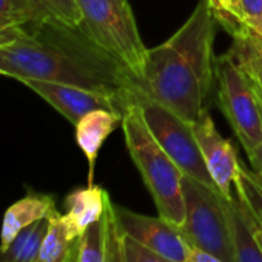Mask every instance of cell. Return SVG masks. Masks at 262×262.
I'll use <instances>...</instances> for the list:
<instances>
[{"instance_id": "6da1fadb", "label": "cell", "mask_w": 262, "mask_h": 262, "mask_svg": "<svg viewBox=\"0 0 262 262\" xmlns=\"http://www.w3.org/2000/svg\"><path fill=\"white\" fill-rule=\"evenodd\" d=\"M0 73L17 80L77 85L126 100L138 88L133 74L79 27L51 16L0 28Z\"/></svg>"}, {"instance_id": "7a4b0ae2", "label": "cell", "mask_w": 262, "mask_h": 262, "mask_svg": "<svg viewBox=\"0 0 262 262\" xmlns=\"http://www.w3.org/2000/svg\"><path fill=\"white\" fill-rule=\"evenodd\" d=\"M214 22L208 0H199L188 20L164 43L148 50L138 90L196 122L204 110L214 77Z\"/></svg>"}, {"instance_id": "3957f363", "label": "cell", "mask_w": 262, "mask_h": 262, "mask_svg": "<svg viewBox=\"0 0 262 262\" xmlns=\"http://www.w3.org/2000/svg\"><path fill=\"white\" fill-rule=\"evenodd\" d=\"M122 114V131L128 153L148 188L159 216L181 227L185 221L184 173L150 131L141 105L128 99Z\"/></svg>"}, {"instance_id": "277c9868", "label": "cell", "mask_w": 262, "mask_h": 262, "mask_svg": "<svg viewBox=\"0 0 262 262\" xmlns=\"http://www.w3.org/2000/svg\"><path fill=\"white\" fill-rule=\"evenodd\" d=\"M80 31L119 60L133 77L144 74L148 48L144 45L128 0H76Z\"/></svg>"}, {"instance_id": "5b68a950", "label": "cell", "mask_w": 262, "mask_h": 262, "mask_svg": "<svg viewBox=\"0 0 262 262\" xmlns=\"http://www.w3.org/2000/svg\"><path fill=\"white\" fill-rule=\"evenodd\" d=\"M185 221L179 227L191 247L208 251L224 262H234L231 230L225 208V198L219 190L184 176Z\"/></svg>"}, {"instance_id": "8992f818", "label": "cell", "mask_w": 262, "mask_h": 262, "mask_svg": "<svg viewBox=\"0 0 262 262\" xmlns=\"http://www.w3.org/2000/svg\"><path fill=\"white\" fill-rule=\"evenodd\" d=\"M219 105L247 156L262 144V113L242 63L231 53L214 60Z\"/></svg>"}, {"instance_id": "52a82bcc", "label": "cell", "mask_w": 262, "mask_h": 262, "mask_svg": "<svg viewBox=\"0 0 262 262\" xmlns=\"http://www.w3.org/2000/svg\"><path fill=\"white\" fill-rule=\"evenodd\" d=\"M129 97L141 105L147 125L155 139L181 168L184 176L193 178L201 184L217 190L202 158L199 144L194 136L193 123L182 119L179 114L164 106L162 103L147 97L138 88L129 94Z\"/></svg>"}, {"instance_id": "ba28073f", "label": "cell", "mask_w": 262, "mask_h": 262, "mask_svg": "<svg viewBox=\"0 0 262 262\" xmlns=\"http://www.w3.org/2000/svg\"><path fill=\"white\" fill-rule=\"evenodd\" d=\"M20 82L31 88L42 99H45L74 126L85 114L96 110H106L117 114H123V110L129 102L117 94L88 90L77 85L39 79H22Z\"/></svg>"}, {"instance_id": "9c48e42d", "label": "cell", "mask_w": 262, "mask_h": 262, "mask_svg": "<svg viewBox=\"0 0 262 262\" xmlns=\"http://www.w3.org/2000/svg\"><path fill=\"white\" fill-rule=\"evenodd\" d=\"M117 228L122 234L135 239L145 248L174 262H185L190 244L179 227L164 217L139 214L128 208L114 205Z\"/></svg>"}, {"instance_id": "30bf717a", "label": "cell", "mask_w": 262, "mask_h": 262, "mask_svg": "<svg viewBox=\"0 0 262 262\" xmlns=\"http://www.w3.org/2000/svg\"><path fill=\"white\" fill-rule=\"evenodd\" d=\"M194 136L199 144L207 170L225 199H233L231 187L239 170V159L231 142L221 136L216 129L211 116L204 111L201 117L193 122Z\"/></svg>"}, {"instance_id": "8fae6325", "label": "cell", "mask_w": 262, "mask_h": 262, "mask_svg": "<svg viewBox=\"0 0 262 262\" xmlns=\"http://www.w3.org/2000/svg\"><path fill=\"white\" fill-rule=\"evenodd\" d=\"M79 257L80 262H119V230L113 202L79 237Z\"/></svg>"}, {"instance_id": "7c38bea8", "label": "cell", "mask_w": 262, "mask_h": 262, "mask_svg": "<svg viewBox=\"0 0 262 262\" xmlns=\"http://www.w3.org/2000/svg\"><path fill=\"white\" fill-rule=\"evenodd\" d=\"M119 122H122V114L106 111V110H96L85 114L76 123V141L80 150L83 151L88 161V185H94V165L106 138L117 128Z\"/></svg>"}, {"instance_id": "4fadbf2b", "label": "cell", "mask_w": 262, "mask_h": 262, "mask_svg": "<svg viewBox=\"0 0 262 262\" xmlns=\"http://www.w3.org/2000/svg\"><path fill=\"white\" fill-rule=\"evenodd\" d=\"M53 210H56L54 199L48 194L30 193L24 199L14 202L4 214L2 231H0V250H5L24 228L48 217Z\"/></svg>"}, {"instance_id": "5bb4252c", "label": "cell", "mask_w": 262, "mask_h": 262, "mask_svg": "<svg viewBox=\"0 0 262 262\" xmlns=\"http://www.w3.org/2000/svg\"><path fill=\"white\" fill-rule=\"evenodd\" d=\"M110 202L111 199L108 191L99 185L77 188L65 198V216L74 230L82 236L88 227L96 224L103 216Z\"/></svg>"}, {"instance_id": "9a60e30c", "label": "cell", "mask_w": 262, "mask_h": 262, "mask_svg": "<svg viewBox=\"0 0 262 262\" xmlns=\"http://www.w3.org/2000/svg\"><path fill=\"white\" fill-rule=\"evenodd\" d=\"M231 230L234 262H262V247L254 237L256 225L237 199L225 201Z\"/></svg>"}, {"instance_id": "2e32d148", "label": "cell", "mask_w": 262, "mask_h": 262, "mask_svg": "<svg viewBox=\"0 0 262 262\" xmlns=\"http://www.w3.org/2000/svg\"><path fill=\"white\" fill-rule=\"evenodd\" d=\"M80 237L65 214L53 210L48 216V230L42 241L37 262H63L73 244Z\"/></svg>"}, {"instance_id": "e0dca14e", "label": "cell", "mask_w": 262, "mask_h": 262, "mask_svg": "<svg viewBox=\"0 0 262 262\" xmlns=\"http://www.w3.org/2000/svg\"><path fill=\"white\" fill-rule=\"evenodd\" d=\"M47 230L48 217L24 228L5 250H0V262H37Z\"/></svg>"}, {"instance_id": "ac0fdd59", "label": "cell", "mask_w": 262, "mask_h": 262, "mask_svg": "<svg viewBox=\"0 0 262 262\" xmlns=\"http://www.w3.org/2000/svg\"><path fill=\"white\" fill-rule=\"evenodd\" d=\"M234 187L237 201L248 211L256 228H262V178L253 170L239 165Z\"/></svg>"}, {"instance_id": "d6986e66", "label": "cell", "mask_w": 262, "mask_h": 262, "mask_svg": "<svg viewBox=\"0 0 262 262\" xmlns=\"http://www.w3.org/2000/svg\"><path fill=\"white\" fill-rule=\"evenodd\" d=\"M216 20L231 34L236 36L245 28L244 17L237 0H208Z\"/></svg>"}, {"instance_id": "ffe728a7", "label": "cell", "mask_w": 262, "mask_h": 262, "mask_svg": "<svg viewBox=\"0 0 262 262\" xmlns=\"http://www.w3.org/2000/svg\"><path fill=\"white\" fill-rule=\"evenodd\" d=\"M45 16L48 14L36 5L34 0H0V19L11 24H22Z\"/></svg>"}, {"instance_id": "44dd1931", "label": "cell", "mask_w": 262, "mask_h": 262, "mask_svg": "<svg viewBox=\"0 0 262 262\" xmlns=\"http://www.w3.org/2000/svg\"><path fill=\"white\" fill-rule=\"evenodd\" d=\"M119 230V228H117ZM119 262H174L119 231Z\"/></svg>"}, {"instance_id": "7402d4cb", "label": "cell", "mask_w": 262, "mask_h": 262, "mask_svg": "<svg viewBox=\"0 0 262 262\" xmlns=\"http://www.w3.org/2000/svg\"><path fill=\"white\" fill-rule=\"evenodd\" d=\"M34 2L45 14L71 27H79L82 22V14L76 0H34Z\"/></svg>"}, {"instance_id": "603a6c76", "label": "cell", "mask_w": 262, "mask_h": 262, "mask_svg": "<svg viewBox=\"0 0 262 262\" xmlns=\"http://www.w3.org/2000/svg\"><path fill=\"white\" fill-rule=\"evenodd\" d=\"M245 27L262 19V0H237Z\"/></svg>"}, {"instance_id": "cb8c5ba5", "label": "cell", "mask_w": 262, "mask_h": 262, "mask_svg": "<svg viewBox=\"0 0 262 262\" xmlns=\"http://www.w3.org/2000/svg\"><path fill=\"white\" fill-rule=\"evenodd\" d=\"M241 63L245 68V71H247V74H248V77L251 80V85L254 88V93H256V97H257V102H259V106H260V113H262V71L254 68V67H251V65H248V63H245V62H241Z\"/></svg>"}, {"instance_id": "d4e9b609", "label": "cell", "mask_w": 262, "mask_h": 262, "mask_svg": "<svg viewBox=\"0 0 262 262\" xmlns=\"http://www.w3.org/2000/svg\"><path fill=\"white\" fill-rule=\"evenodd\" d=\"M185 262H224V260L219 259L217 256L208 253V251H204V250L196 248V247H190V251H188Z\"/></svg>"}, {"instance_id": "484cf974", "label": "cell", "mask_w": 262, "mask_h": 262, "mask_svg": "<svg viewBox=\"0 0 262 262\" xmlns=\"http://www.w3.org/2000/svg\"><path fill=\"white\" fill-rule=\"evenodd\" d=\"M248 161H250L251 170L262 178V144L253 153L248 155Z\"/></svg>"}, {"instance_id": "4316f807", "label": "cell", "mask_w": 262, "mask_h": 262, "mask_svg": "<svg viewBox=\"0 0 262 262\" xmlns=\"http://www.w3.org/2000/svg\"><path fill=\"white\" fill-rule=\"evenodd\" d=\"M63 262H80V257H79V239L73 244V247H71V250H70V253H68V256L65 257Z\"/></svg>"}, {"instance_id": "83f0119b", "label": "cell", "mask_w": 262, "mask_h": 262, "mask_svg": "<svg viewBox=\"0 0 262 262\" xmlns=\"http://www.w3.org/2000/svg\"><path fill=\"white\" fill-rule=\"evenodd\" d=\"M254 237H256V241L259 242V245L262 247V228H256V230H254Z\"/></svg>"}, {"instance_id": "f1b7e54d", "label": "cell", "mask_w": 262, "mask_h": 262, "mask_svg": "<svg viewBox=\"0 0 262 262\" xmlns=\"http://www.w3.org/2000/svg\"><path fill=\"white\" fill-rule=\"evenodd\" d=\"M10 25H14L8 20H4V19H0V28H5V27H10Z\"/></svg>"}, {"instance_id": "f546056e", "label": "cell", "mask_w": 262, "mask_h": 262, "mask_svg": "<svg viewBox=\"0 0 262 262\" xmlns=\"http://www.w3.org/2000/svg\"><path fill=\"white\" fill-rule=\"evenodd\" d=\"M0 76H2V73H0Z\"/></svg>"}]
</instances>
